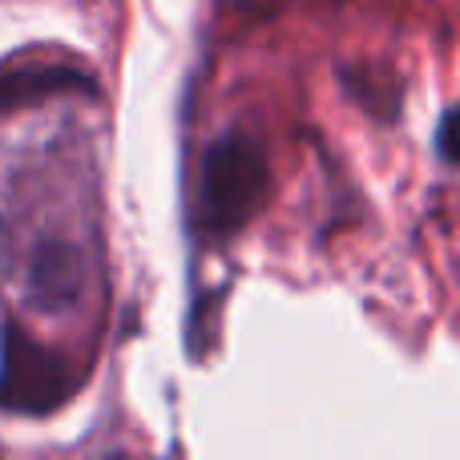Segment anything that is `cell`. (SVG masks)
Here are the masks:
<instances>
[{
    "instance_id": "obj_1",
    "label": "cell",
    "mask_w": 460,
    "mask_h": 460,
    "mask_svg": "<svg viewBox=\"0 0 460 460\" xmlns=\"http://www.w3.org/2000/svg\"><path fill=\"white\" fill-rule=\"evenodd\" d=\"M40 170V166H37ZM29 199L13 190V210L0 218V279L24 311L65 319L89 299L102 262L93 202L77 194V178L57 186L53 170L21 178Z\"/></svg>"
},
{
    "instance_id": "obj_3",
    "label": "cell",
    "mask_w": 460,
    "mask_h": 460,
    "mask_svg": "<svg viewBox=\"0 0 460 460\" xmlns=\"http://www.w3.org/2000/svg\"><path fill=\"white\" fill-rule=\"evenodd\" d=\"M73 392L69 364L49 348L24 340L16 327H4L0 351V408L16 412H49Z\"/></svg>"
},
{
    "instance_id": "obj_5",
    "label": "cell",
    "mask_w": 460,
    "mask_h": 460,
    "mask_svg": "<svg viewBox=\"0 0 460 460\" xmlns=\"http://www.w3.org/2000/svg\"><path fill=\"white\" fill-rule=\"evenodd\" d=\"M440 158L453 162V110H445V118H440Z\"/></svg>"
},
{
    "instance_id": "obj_2",
    "label": "cell",
    "mask_w": 460,
    "mask_h": 460,
    "mask_svg": "<svg viewBox=\"0 0 460 460\" xmlns=\"http://www.w3.org/2000/svg\"><path fill=\"white\" fill-rule=\"evenodd\" d=\"M270 166L259 137L223 134L207 146L199 170V226L207 234H234L262 210Z\"/></svg>"
},
{
    "instance_id": "obj_4",
    "label": "cell",
    "mask_w": 460,
    "mask_h": 460,
    "mask_svg": "<svg viewBox=\"0 0 460 460\" xmlns=\"http://www.w3.org/2000/svg\"><path fill=\"white\" fill-rule=\"evenodd\" d=\"M73 89H93V77L77 65L61 61H32L24 65V57L0 61V110H16L29 102H45V97H61Z\"/></svg>"
}]
</instances>
